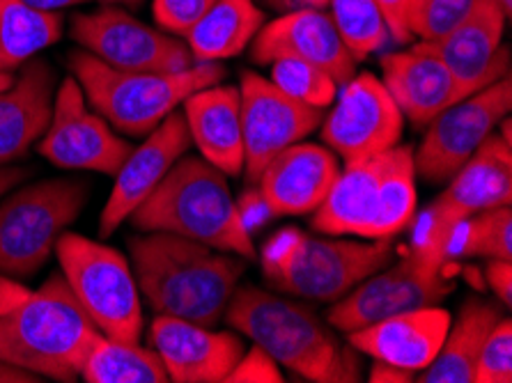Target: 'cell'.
I'll list each match as a JSON object with an SVG mask.
<instances>
[{
    "mask_svg": "<svg viewBox=\"0 0 512 383\" xmlns=\"http://www.w3.org/2000/svg\"><path fill=\"white\" fill-rule=\"evenodd\" d=\"M88 198L83 179H44L7 195L0 202V273L33 278Z\"/></svg>",
    "mask_w": 512,
    "mask_h": 383,
    "instance_id": "cell-8",
    "label": "cell"
},
{
    "mask_svg": "<svg viewBox=\"0 0 512 383\" xmlns=\"http://www.w3.org/2000/svg\"><path fill=\"white\" fill-rule=\"evenodd\" d=\"M19 69L10 88L0 92V168L23 159L53 115L56 76L49 62L33 58Z\"/></svg>",
    "mask_w": 512,
    "mask_h": 383,
    "instance_id": "cell-25",
    "label": "cell"
},
{
    "mask_svg": "<svg viewBox=\"0 0 512 383\" xmlns=\"http://www.w3.org/2000/svg\"><path fill=\"white\" fill-rule=\"evenodd\" d=\"M446 184L414 228V248L441 264H448V244L467 218L512 202V145L490 134Z\"/></svg>",
    "mask_w": 512,
    "mask_h": 383,
    "instance_id": "cell-10",
    "label": "cell"
},
{
    "mask_svg": "<svg viewBox=\"0 0 512 383\" xmlns=\"http://www.w3.org/2000/svg\"><path fill=\"white\" fill-rule=\"evenodd\" d=\"M451 319L448 310L425 306L356 328L347 333V342L372 361H386L409 372H423L444 345Z\"/></svg>",
    "mask_w": 512,
    "mask_h": 383,
    "instance_id": "cell-22",
    "label": "cell"
},
{
    "mask_svg": "<svg viewBox=\"0 0 512 383\" xmlns=\"http://www.w3.org/2000/svg\"><path fill=\"white\" fill-rule=\"evenodd\" d=\"M379 65L384 88L389 90L405 120L416 127H428L448 106L462 101L448 67L418 44L407 51L386 53Z\"/></svg>",
    "mask_w": 512,
    "mask_h": 383,
    "instance_id": "cell-23",
    "label": "cell"
},
{
    "mask_svg": "<svg viewBox=\"0 0 512 383\" xmlns=\"http://www.w3.org/2000/svg\"><path fill=\"white\" fill-rule=\"evenodd\" d=\"M28 292L30 289L23 287L19 283V278H12V276H5V273H0V315H3L5 310H10L14 303L21 301Z\"/></svg>",
    "mask_w": 512,
    "mask_h": 383,
    "instance_id": "cell-41",
    "label": "cell"
},
{
    "mask_svg": "<svg viewBox=\"0 0 512 383\" xmlns=\"http://www.w3.org/2000/svg\"><path fill=\"white\" fill-rule=\"evenodd\" d=\"M512 381V322L499 319L480 349L476 365V383Z\"/></svg>",
    "mask_w": 512,
    "mask_h": 383,
    "instance_id": "cell-34",
    "label": "cell"
},
{
    "mask_svg": "<svg viewBox=\"0 0 512 383\" xmlns=\"http://www.w3.org/2000/svg\"><path fill=\"white\" fill-rule=\"evenodd\" d=\"M271 83L278 85L285 95L313 108H329L338 95L340 85L324 72L304 60L281 58L271 62Z\"/></svg>",
    "mask_w": 512,
    "mask_h": 383,
    "instance_id": "cell-32",
    "label": "cell"
},
{
    "mask_svg": "<svg viewBox=\"0 0 512 383\" xmlns=\"http://www.w3.org/2000/svg\"><path fill=\"white\" fill-rule=\"evenodd\" d=\"M150 347L175 383H223L246 351L235 333L168 315H157L150 324Z\"/></svg>",
    "mask_w": 512,
    "mask_h": 383,
    "instance_id": "cell-20",
    "label": "cell"
},
{
    "mask_svg": "<svg viewBox=\"0 0 512 383\" xmlns=\"http://www.w3.org/2000/svg\"><path fill=\"white\" fill-rule=\"evenodd\" d=\"M26 3L44 12H60V10H67V7L88 3V0H26Z\"/></svg>",
    "mask_w": 512,
    "mask_h": 383,
    "instance_id": "cell-44",
    "label": "cell"
},
{
    "mask_svg": "<svg viewBox=\"0 0 512 383\" xmlns=\"http://www.w3.org/2000/svg\"><path fill=\"white\" fill-rule=\"evenodd\" d=\"M455 257H487L512 262V211L510 205L483 209L455 230L446 260Z\"/></svg>",
    "mask_w": 512,
    "mask_h": 383,
    "instance_id": "cell-30",
    "label": "cell"
},
{
    "mask_svg": "<svg viewBox=\"0 0 512 383\" xmlns=\"http://www.w3.org/2000/svg\"><path fill=\"white\" fill-rule=\"evenodd\" d=\"M53 253L69 289L99 333L115 340H141V289L120 250L76 232H62Z\"/></svg>",
    "mask_w": 512,
    "mask_h": 383,
    "instance_id": "cell-9",
    "label": "cell"
},
{
    "mask_svg": "<svg viewBox=\"0 0 512 383\" xmlns=\"http://www.w3.org/2000/svg\"><path fill=\"white\" fill-rule=\"evenodd\" d=\"M501 319L494 303L469 299L448 326L444 345L421 372V383H476V365L487 335Z\"/></svg>",
    "mask_w": 512,
    "mask_h": 383,
    "instance_id": "cell-26",
    "label": "cell"
},
{
    "mask_svg": "<svg viewBox=\"0 0 512 383\" xmlns=\"http://www.w3.org/2000/svg\"><path fill=\"white\" fill-rule=\"evenodd\" d=\"M212 5L214 0H154L152 14L161 30L186 37Z\"/></svg>",
    "mask_w": 512,
    "mask_h": 383,
    "instance_id": "cell-35",
    "label": "cell"
},
{
    "mask_svg": "<svg viewBox=\"0 0 512 383\" xmlns=\"http://www.w3.org/2000/svg\"><path fill=\"white\" fill-rule=\"evenodd\" d=\"M285 381L278 363L271 358L265 349L253 345L244 351L237 365L232 367L230 374L223 383H281Z\"/></svg>",
    "mask_w": 512,
    "mask_h": 383,
    "instance_id": "cell-36",
    "label": "cell"
},
{
    "mask_svg": "<svg viewBox=\"0 0 512 383\" xmlns=\"http://www.w3.org/2000/svg\"><path fill=\"white\" fill-rule=\"evenodd\" d=\"M127 221L138 232H168L223 253L258 260L226 175L203 156L184 154Z\"/></svg>",
    "mask_w": 512,
    "mask_h": 383,
    "instance_id": "cell-3",
    "label": "cell"
},
{
    "mask_svg": "<svg viewBox=\"0 0 512 383\" xmlns=\"http://www.w3.org/2000/svg\"><path fill=\"white\" fill-rule=\"evenodd\" d=\"M99 3H104V5H141L143 0H99Z\"/></svg>",
    "mask_w": 512,
    "mask_h": 383,
    "instance_id": "cell-48",
    "label": "cell"
},
{
    "mask_svg": "<svg viewBox=\"0 0 512 383\" xmlns=\"http://www.w3.org/2000/svg\"><path fill=\"white\" fill-rule=\"evenodd\" d=\"M473 5L476 0H407L405 26L411 37L434 42L460 26Z\"/></svg>",
    "mask_w": 512,
    "mask_h": 383,
    "instance_id": "cell-33",
    "label": "cell"
},
{
    "mask_svg": "<svg viewBox=\"0 0 512 383\" xmlns=\"http://www.w3.org/2000/svg\"><path fill=\"white\" fill-rule=\"evenodd\" d=\"M237 211H239V218H242L244 228L248 232H255L262 225H267L271 218L274 216V211H271L269 202L265 200V195H262L260 189H248L242 193V198L235 200Z\"/></svg>",
    "mask_w": 512,
    "mask_h": 383,
    "instance_id": "cell-37",
    "label": "cell"
},
{
    "mask_svg": "<svg viewBox=\"0 0 512 383\" xmlns=\"http://www.w3.org/2000/svg\"><path fill=\"white\" fill-rule=\"evenodd\" d=\"M377 5L386 21V28H389V35L395 39V42H400V44L409 42L411 35L405 26L407 0H377Z\"/></svg>",
    "mask_w": 512,
    "mask_h": 383,
    "instance_id": "cell-39",
    "label": "cell"
},
{
    "mask_svg": "<svg viewBox=\"0 0 512 383\" xmlns=\"http://www.w3.org/2000/svg\"><path fill=\"white\" fill-rule=\"evenodd\" d=\"M251 58L258 65L294 58L327 72L338 85L356 74V60L340 39L336 26L324 10L301 7L287 10L283 17L267 23L253 37Z\"/></svg>",
    "mask_w": 512,
    "mask_h": 383,
    "instance_id": "cell-19",
    "label": "cell"
},
{
    "mask_svg": "<svg viewBox=\"0 0 512 383\" xmlns=\"http://www.w3.org/2000/svg\"><path fill=\"white\" fill-rule=\"evenodd\" d=\"M414 147L395 145L366 161L347 163L313 211V230L331 237L393 239L416 218Z\"/></svg>",
    "mask_w": 512,
    "mask_h": 383,
    "instance_id": "cell-5",
    "label": "cell"
},
{
    "mask_svg": "<svg viewBox=\"0 0 512 383\" xmlns=\"http://www.w3.org/2000/svg\"><path fill=\"white\" fill-rule=\"evenodd\" d=\"M446 269L448 264L411 248L398 264L379 269L349 289L343 299L333 301L327 322L336 331L352 333L400 312L439 306L455 289Z\"/></svg>",
    "mask_w": 512,
    "mask_h": 383,
    "instance_id": "cell-11",
    "label": "cell"
},
{
    "mask_svg": "<svg viewBox=\"0 0 512 383\" xmlns=\"http://www.w3.org/2000/svg\"><path fill=\"white\" fill-rule=\"evenodd\" d=\"M0 381H7V383H35V381H42L40 377H35V374H30L26 370H21L17 365H10L5 361H0Z\"/></svg>",
    "mask_w": 512,
    "mask_h": 383,
    "instance_id": "cell-42",
    "label": "cell"
},
{
    "mask_svg": "<svg viewBox=\"0 0 512 383\" xmlns=\"http://www.w3.org/2000/svg\"><path fill=\"white\" fill-rule=\"evenodd\" d=\"M320 127L324 145L345 163H356L398 145L405 131V115L382 78L363 72L340 85Z\"/></svg>",
    "mask_w": 512,
    "mask_h": 383,
    "instance_id": "cell-15",
    "label": "cell"
},
{
    "mask_svg": "<svg viewBox=\"0 0 512 383\" xmlns=\"http://www.w3.org/2000/svg\"><path fill=\"white\" fill-rule=\"evenodd\" d=\"M131 150L134 145L115 134L111 124L90 108L79 81L67 76L53 97L51 122L37 143V152L62 170L115 177Z\"/></svg>",
    "mask_w": 512,
    "mask_h": 383,
    "instance_id": "cell-13",
    "label": "cell"
},
{
    "mask_svg": "<svg viewBox=\"0 0 512 383\" xmlns=\"http://www.w3.org/2000/svg\"><path fill=\"white\" fill-rule=\"evenodd\" d=\"M393 260V239L368 244L347 239L310 237L297 228H285L265 241L260 267L267 283L294 299L333 303L361 280L384 269Z\"/></svg>",
    "mask_w": 512,
    "mask_h": 383,
    "instance_id": "cell-7",
    "label": "cell"
},
{
    "mask_svg": "<svg viewBox=\"0 0 512 383\" xmlns=\"http://www.w3.org/2000/svg\"><path fill=\"white\" fill-rule=\"evenodd\" d=\"M62 37V14L44 12L26 0H0V69L17 72Z\"/></svg>",
    "mask_w": 512,
    "mask_h": 383,
    "instance_id": "cell-28",
    "label": "cell"
},
{
    "mask_svg": "<svg viewBox=\"0 0 512 383\" xmlns=\"http://www.w3.org/2000/svg\"><path fill=\"white\" fill-rule=\"evenodd\" d=\"M338 175L340 163L329 147L294 143L267 163L255 184L274 216H304L322 205Z\"/></svg>",
    "mask_w": 512,
    "mask_h": 383,
    "instance_id": "cell-21",
    "label": "cell"
},
{
    "mask_svg": "<svg viewBox=\"0 0 512 383\" xmlns=\"http://www.w3.org/2000/svg\"><path fill=\"white\" fill-rule=\"evenodd\" d=\"M496 3L501 5V10H503V14H506V19H510V14H512V0H496Z\"/></svg>",
    "mask_w": 512,
    "mask_h": 383,
    "instance_id": "cell-49",
    "label": "cell"
},
{
    "mask_svg": "<svg viewBox=\"0 0 512 383\" xmlns=\"http://www.w3.org/2000/svg\"><path fill=\"white\" fill-rule=\"evenodd\" d=\"M226 322L297 377L315 383H356L363 365L349 342L333 333L306 303L283 299L255 285L237 287Z\"/></svg>",
    "mask_w": 512,
    "mask_h": 383,
    "instance_id": "cell-2",
    "label": "cell"
},
{
    "mask_svg": "<svg viewBox=\"0 0 512 383\" xmlns=\"http://www.w3.org/2000/svg\"><path fill=\"white\" fill-rule=\"evenodd\" d=\"M294 3H299L301 7H313V10H324V7H329V0H294Z\"/></svg>",
    "mask_w": 512,
    "mask_h": 383,
    "instance_id": "cell-45",
    "label": "cell"
},
{
    "mask_svg": "<svg viewBox=\"0 0 512 383\" xmlns=\"http://www.w3.org/2000/svg\"><path fill=\"white\" fill-rule=\"evenodd\" d=\"M485 278L496 299L503 306H512V264L508 260H490L485 267Z\"/></svg>",
    "mask_w": 512,
    "mask_h": 383,
    "instance_id": "cell-38",
    "label": "cell"
},
{
    "mask_svg": "<svg viewBox=\"0 0 512 383\" xmlns=\"http://www.w3.org/2000/svg\"><path fill=\"white\" fill-rule=\"evenodd\" d=\"M242 131H244V175L251 184L258 182L262 170L278 152L320 127L322 108H313L255 72L242 74Z\"/></svg>",
    "mask_w": 512,
    "mask_h": 383,
    "instance_id": "cell-16",
    "label": "cell"
},
{
    "mask_svg": "<svg viewBox=\"0 0 512 383\" xmlns=\"http://www.w3.org/2000/svg\"><path fill=\"white\" fill-rule=\"evenodd\" d=\"M503 26L506 14L496 0H476L460 26L418 46L444 62L464 99L510 76V51L501 46Z\"/></svg>",
    "mask_w": 512,
    "mask_h": 383,
    "instance_id": "cell-17",
    "label": "cell"
},
{
    "mask_svg": "<svg viewBox=\"0 0 512 383\" xmlns=\"http://www.w3.org/2000/svg\"><path fill=\"white\" fill-rule=\"evenodd\" d=\"M138 289L157 315L200 326L219 324L239 287L244 257L168 232L129 239Z\"/></svg>",
    "mask_w": 512,
    "mask_h": 383,
    "instance_id": "cell-1",
    "label": "cell"
},
{
    "mask_svg": "<svg viewBox=\"0 0 512 383\" xmlns=\"http://www.w3.org/2000/svg\"><path fill=\"white\" fill-rule=\"evenodd\" d=\"M416 379V372L386 361H375L370 367V383H409Z\"/></svg>",
    "mask_w": 512,
    "mask_h": 383,
    "instance_id": "cell-40",
    "label": "cell"
},
{
    "mask_svg": "<svg viewBox=\"0 0 512 383\" xmlns=\"http://www.w3.org/2000/svg\"><path fill=\"white\" fill-rule=\"evenodd\" d=\"M88 383H166L168 372L152 347L99 335L81 367Z\"/></svg>",
    "mask_w": 512,
    "mask_h": 383,
    "instance_id": "cell-29",
    "label": "cell"
},
{
    "mask_svg": "<svg viewBox=\"0 0 512 383\" xmlns=\"http://www.w3.org/2000/svg\"><path fill=\"white\" fill-rule=\"evenodd\" d=\"M510 108V76L448 106L428 124L425 138L414 150L416 177H423L430 184H446L483 145L494 127H499Z\"/></svg>",
    "mask_w": 512,
    "mask_h": 383,
    "instance_id": "cell-12",
    "label": "cell"
},
{
    "mask_svg": "<svg viewBox=\"0 0 512 383\" xmlns=\"http://www.w3.org/2000/svg\"><path fill=\"white\" fill-rule=\"evenodd\" d=\"M26 175H28L26 170L21 168H7V166L0 168V200H3V195L10 193L14 186H19Z\"/></svg>",
    "mask_w": 512,
    "mask_h": 383,
    "instance_id": "cell-43",
    "label": "cell"
},
{
    "mask_svg": "<svg viewBox=\"0 0 512 383\" xmlns=\"http://www.w3.org/2000/svg\"><path fill=\"white\" fill-rule=\"evenodd\" d=\"M262 26L265 12L255 0H214L184 39L196 62H219L239 56Z\"/></svg>",
    "mask_w": 512,
    "mask_h": 383,
    "instance_id": "cell-27",
    "label": "cell"
},
{
    "mask_svg": "<svg viewBox=\"0 0 512 383\" xmlns=\"http://www.w3.org/2000/svg\"><path fill=\"white\" fill-rule=\"evenodd\" d=\"M267 5H271V7H276V10H281V12H287V10H292V3L294 0H265Z\"/></svg>",
    "mask_w": 512,
    "mask_h": 383,
    "instance_id": "cell-46",
    "label": "cell"
},
{
    "mask_svg": "<svg viewBox=\"0 0 512 383\" xmlns=\"http://www.w3.org/2000/svg\"><path fill=\"white\" fill-rule=\"evenodd\" d=\"M90 108L124 136H147L193 92L221 83L219 62H196L184 72H122L88 51L67 58Z\"/></svg>",
    "mask_w": 512,
    "mask_h": 383,
    "instance_id": "cell-6",
    "label": "cell"
},
{
    "mask_svg": "<svg viewBox=\"0 0 512 383\" xmlns=\"http://www.w3.org/2000/svg\"><path fill=\"white\" fill-rule=\"evenodd\" d=\"M193 145L189 127H186L184 113L175 111L154 127L141 145L134 147L124 159L122 168L115 175L113 191L108 195L106 205L99 216V234L111 237V234L134 214L138 205L150 195L168 170L175 166Z\"/></svg>",
    "mask_w": 512,
    "mask_h": 383,
    "instance_id": "cell-18",
    "label": "cell"
},
{
    "mask_svg": "<svg viewBox=\"0 0 512 383\" xmlns=\"http://www.w3.org/2000/svg\"><path fill=\"white\" fill-rule=\"evenodd\" d=\"M72 39L83 51L122 72H184L196 65L191 49L118 7L74 14Z\"/></svg>",
    "mask_w": 512,
    "mask_h": 383,
    "instance_id": "cell-14",
    "label": "cell"
},
{
    "mask_svg": "<svg viewBox=\"0 0 512 383\" xmlns=\"http://www.w3.org/2000/svg\"><path fill=\"white\" fill-rule=\"evenodd\" d=\"M12 83H14V74L12 72H3V69H0V92L10 88Z\"/></svg>",
    "mask_w": 512,
    "mask_h": 383,
    "instance_id": "cell-47",
    "label": "cell"
},
{
    "mask_svg": "<svg viewBox=\"0 0 512 383\" xmlns=\"http://www.w3.org/2000/svg\"><path fill=\"white\" fill-rule=\"evenodd\" d=\"M182 113L200 156L226 177L244 173L242 99L232 85H209L182 101Z\"/></svg>",
    "mask_w": 512,
    "mask_h": 383,
    "instance_id": "cell-24",
    "label": "cell"
},
{
    "mask_svg": "<svg viewBox=\"0 0 512 383\" xmlns=\"http://www.w3.org/2000/svg\"><path fill=\"white\" fill-rule=\"evenodd\" d=\"M331 21L352 58L366 60L389 42V28L377 0H329Z\"/></svg>",
    "mask_w": 512,
    "mask_h": 383,
    "instance_id": "cell-31",
    "label": "cell"
},
{
    "mask_svg": "<svg viewBox=\"0 0 512 383\" xmlns=\"http://www.w3.org/2000/svg\"><path fill=\"white\" fill-rule=\"evenodd\" d=\"M62 273L0 315V361L53 381L81 379V367L99 338Z\"/></svg>",
    "mask_w": 512,
    "mask_h": 383,
    "instance_id": "cell-4",
    "label": "cell"
}]
</instances>
